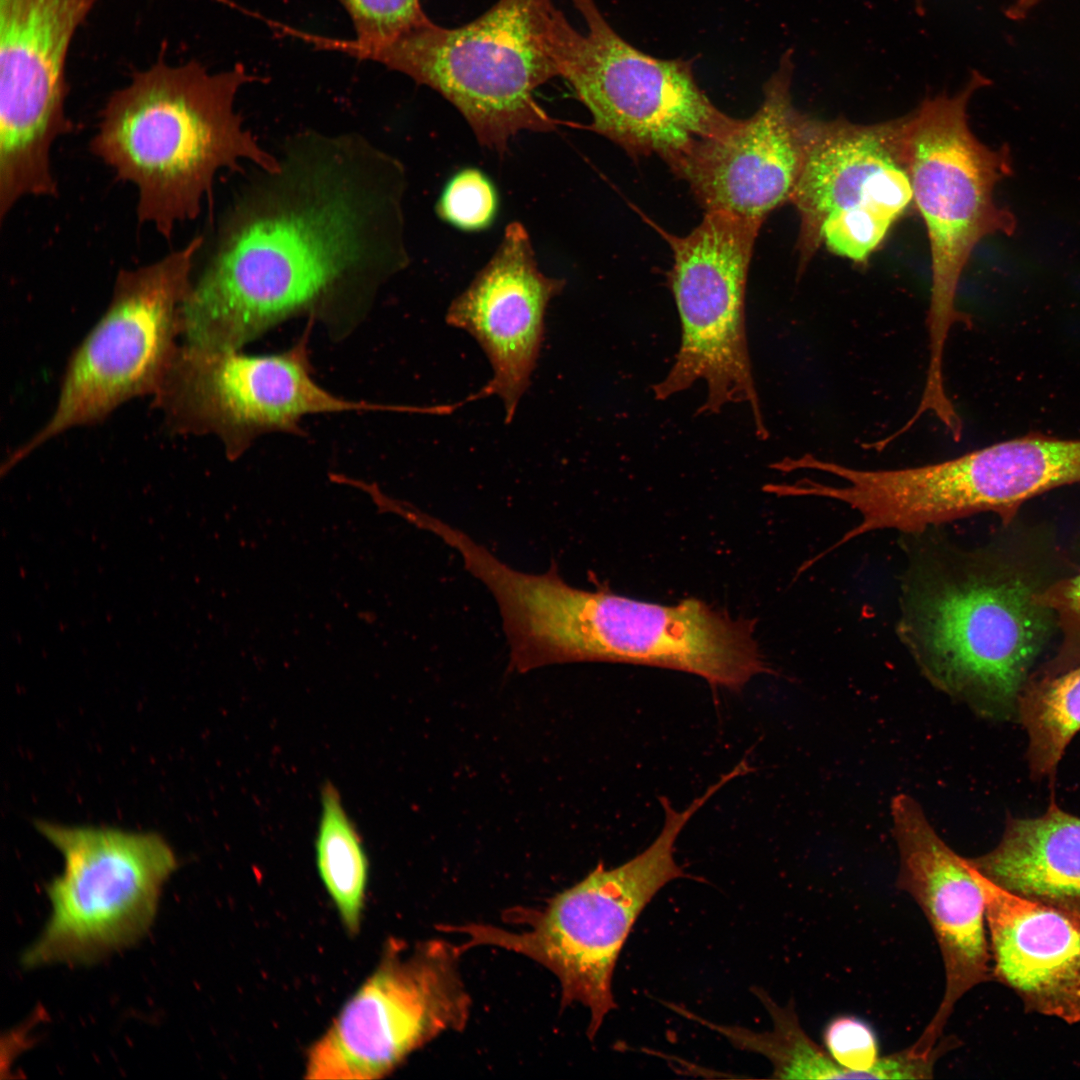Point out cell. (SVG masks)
Listing matches in <instances>:
<instances>
[{"label": "cell", "mask_w": 1080, "mask_h": 1080, "mask_svg": "<svg viewBox=\"0 0 1080 1080\" xmlns=\"http://www.w3.org/2000/svg\"><path fill=\"white\" fill-rule=\"evenodd\" d=\"M499 198L491 179L477 168L457 171L444 186L436 204L437 215L468 232L488 228L495 220Z\"/></svg>", "instance_id": "cb8c5ba5"}, {"label": "cell", "mask_w": 1080, "mask_h": 1080, "mask_svg": "<svg viewBox=\"0 0 1080 1080\" xmlns=\"http://www.w3.org/2000/svg\"><path fill=\"white\" fill-rule=\"evenodd\" d=\"M460 955L443 939L413 947L391 939L374 971L309 1048L305 1078H383L441 1033L463 1030L471 998Z\"/></svg>", "instance_id": "7c38bea8"}, {"label": "cell", "mask_w": 1080, "mask_h": 1080, "mask_svg": "<svg viewBox=\"0 0 1080 1080\" xmlns=\"http://www.w3.org/2000/svg\"><path fill=\"white\" fill-rule=\"evenodd\" d=\"M924 1H925V0H914V2H915V7H916V10H917L918 14H923V11H924Z\"/></svg>", "instance_id": "83f0119b"}, {"label": "cell", "mask_w": 1080, "mask_h": 1080, "mask_svg": "<svg viewBox=\"0 0 1080 1080\" xmlns=\"http://www.w3.org/2000/svg\"><path fill=\"white\" fill-rule=\"evenodd\" d=\"M320 817L315 838V860L320 879L333 901L346 931L361 927L369 861L359 831L332 783L320 791Z\"/></svg>", "instance_id": "44dd1931"}, {"label": "cell", "mask_w": 1080, "mask_h": 1080, "mask_svg": "<svg viewBox=\"0 0 1080 1080\" xmlns=\"http://www.w3.org/2000/svg\"><path fill=\"white\" fill-rule=\"evenodd\" d=\"M1016 717L1028 735L1032 777L1053 779L1080 730V665L1054 676H1030L1019 694Z\"/></svg>", "instance_id": "7402d4cb"}, {"label": "cell", "mask_w": 1080, "mask_h": 1080, "mask_svg": "<svg viewBox=\"0 0 1080 1080\" xmlns=\"http://www.w3.org/2000/svg\"><path fill=\"white\" fill-rule=\"evenodd\" d=\"M36 828L61 852L64 870L47 886L51 915L25 967L90 964L145 936L177 867L160 835L45 821Z\"/></svg>", "instance_id": "30bf717a"}, {"label": "cell", "mask_w": 1080, "mask_h": 1080, "mask_svg": "<svg viewBox=\"0 0 1080 1080\" xmlns=\"http://www.w3.org/2000/svg\"><path fill=\"white\" fill-rule=\"evenodd\" d=\"M255 80L242 64L211 73L195 61H159L110 96L90 150L136 186L140 223L170 239L176 224L199 215L221 170L277 166L235 107Z\"/></svg>", "instance_id": "3957f363"}, {"label": "cell", "mask_w": 1080, "mask_h": 1080, "mask_svg": "<svg viewBox=\"0 0 1080 1080\" xmlns=\"http://www.w3.org/2000/svg\"><path fill=\"white\" fill-rule=\"evenodd\" d=\"M202 235L151 264L121 270L103 316L73 353L48 421L2 464L6 473L52 438L154 395L179 345L181 307Z\"/></svg>", "instance_id": "9c48e42d"}, {"label": "cell", "mask_w": 1080, "mask_h": 1080, "mask_svg": "<svg viewBox=\"0 0 1080 1080\" xmlns=\"http://www.w3.org/2000/svg\"><path fill=\"white\" fill-rule=\"evenodd\" d=\"M311 323L295 345L276 354L246 355L184 343L153 395L155 407L176 432L216 437L230 460L263 435L302 433L301 421L309 415L398 412L399 405L351 401L315 381L308 348Z\"/></svg>", "instance_id": "4fadbf2b"}, {"label": "cell", "mask_w": 1080, "mask_h": 1080, "mask_svg": "<svg viewBox=\"0 0 1080 1080\" xmlns=\"http://www.w3.org/2000/svg\"><path fill=\"white\" fill-rule=\"evenodd\" d=\"M581 33L555 9L552 52L592 117L590 128L632 155H658L670 168L737 119L719 110L688 61L659 59L623 39L595 0H571Z\"/></svg>", "instance_id": "52a82bcc"}, {"label": "cell", "mask_w": 1080, "mask_h": 1080, "mask_svg": "<svg viewBox=\"0 0 1080 1080\" xmlns=\"http://www.w3.org/2000/svg\"><path fill=\"white\" fill-rule=\"evenodd\" d=\"M1042 0H1014L1005 10V16L1014 21H1020L1036 7Z\"/></svg>", "instance_id": "4316f807"}, {"label": "cell", "mask_w": 1080, "mask_h": 1080, "mask_svg": "<svg viewBox=\"0 0 1080 1080\" xmlns=\"http://www.w3.org/2000/svg\"><path fill=\"white\" fill-rule=\"evenodd\" d=\"M351 18L358 42L380 44L431 22L420 0H338Z\"/></svg>", "instance_id": "484cf974"}, {"label": "cell", "mask_w": 1080, "mask_h": 1080, "mask_svg": "<svg viewBox=\"0 0 1080 1080\" xmlns=\"http://www.w3.org/2000/svg\"><path fill=\"white\" fill-rule=\"evenodd\" d=\"M772 1020V1029L756 1032L741 1026L707 1021L684 1008L676 1011L707 1026L726 1038L737 1049L758 1053L773 1067V1078L828 1079L836 1064L824 1047L814 1042L802 1028L794 1005L776 1003L764 990L753 988Z\"/></svg>", "instance_id": "603a6c76"}, {"label": "cell", "mask_w": 1080, "mask_h": 1080, "mask_svg": "<svg viewBox=\"0 0 1080 1080\" xmlns=\"http://www.w3.org/2000/svg\"><path fill=\"white\" fill-rule=\"evenodd\" d=\"M542 627L558 664L601 661L668 668L734 691L768 671L755 622L699 599L661 605L562 582L547 597Z\"/></svg>", "instance_id": "ba28073f"}, {"label": "cell", "mask_w": 1080, "mask_h": 1080, "mask_svg": "<svg viewBox=\"0 0 1080 1080\" xmlns=\"http://www.w3.org/2000/svg\"><path fill=\"white\" fill-rule=\"evenodd\" d=\"M222 216L181 307L185 344L240 350L285 320L361 309L408 264L405 170L356 133L289 137Z\"/></svg>", "instance_id": "6da1fadb"}, {"label": "cell", "mask_w": 1080, "mask_h": 1080, "mask_svg": "<svg viewBox=\"0 0 1080 1080\" xmlns=\"http://www.w3.org/2000/svg\"><path fill=\"white\" fill-rule=\"evenodd\" d=\"M973 869L985 899L992 977L1031 1011L1079 1022L1080 916L1009 892Z\"/></svg>", "instance_id": "d6986e66"}, {"label": "cell", "mask_w": 1080, "mask_h": 1080, "mask_svg": "<svg viewBox=\"0 0 1080 1080\" xmlns=\"http://www.w3.org/2000/svg\"><path fill=\"white\" fill-rule=\"evenodd\" d=\"M790 202L799 216V275L822 246L867 264L913 203L905 117L820 120Z\"/></svg>", "instance_id": "5bb4252c"}, {"label": "cell", "mask_w": 1080, "mask_h": 1080, "mask_svg": "<svg viewBox=\"0 0 1080 1080\" xmlns=\"http://www.w3.org/2000/svg\"><path fill=\"white\" fill-rule=\"evenodd\" d=\"M968 860L999 887L1080 916V818L1053 799L1040 817L1009 816L998 845Z\"/></svg>", "instance_id": "ffe728a7"}, {"label": "cell", "mask_w": 1080, "mask_h": 1080, "mask_svg": "<svg viewBox=\"0 0 1080 1080\" xmlns=\"http://www.w3.org/2000/svg\"><path fill=\"white\" fill-rule=\"evenodd\" d=\"M95 0H0V217L27 196H55L51 148L73 130L65 65Z\"/></svg>", "instance_id": "9a60e30c"}, {"label": "cell", "mask_w": 1080, "mask_h": 1080, "mask_svg": "<svg viewBox=\"0 0 1080 1080\" xmlns=\"http://www.w3.org/2000/svg\"><path fill=\"white\" fill-rule=\"evenodd\" d=\"M990 79L973 71L953 95L927 97L905 116V146L913 203L924 220L931 254V292L926 324L928 367L925 388L945 389L947 339L968 316L956 306L961 276L984 238L1012 235L1014 214L998 205L995 188L1012 175V157L1003 145L992 148L972 132L969 102Z\"/></svg>", "instance_id": "8992f818"}, {"label": "cell", "mask_w": 1080, "mask_h": 1080, "mask_svg": "<svg viewBox=\"0 0 1080 1080\" xmlns=\"http://www.w3.org/2000/svg\"><path fill=\"white\" fill-rule=\"evenodd\" d=\"M713 794L708 788L682 811L661 797L664 825L650 846L615 868L598 864L541 909L517 907L505 912L506 921L528 927L520 932L479 923L438 929L466 936L458 945L461 953L475 946H495L549 969L560 982L562 1008L580 1003L589 1009L587 1035L593 1039L616 1007L612 977L622 947L652 898L674 879L688 877L675 860L676 840Z\"/></svg>", "instance_id": "5b68a950"}, {"label": "cell", "mask_w": 1080, "mask_h": 1080, "mask_svg": "<svg viewBox=\"0 0 1080 1080\" xmlns=\"http://www.w3.org/2000/svg\"><path fill=\"white\" fill-rule=\"evenodd\" d=\"M792 51L763 87L753 115L698 145L671 169L685 180L705 212L763 223L790 202L820 120L793 104Z\"/></svg>", "instance_id": "2e32d148"}, {"label": "cell", "mask_w": 1080, "mask_h": 1080, "mask_svg": "<svg viewBox=\"0 0 1080 1080\" xmlns=\"http://www.w3.org/2000/svg\"><path fill=\"white\" fill-rule=\"evenodd\" d=\"M904 536L900 640L936 688L986 718L1016 716L1053 616L1034 601L1039 587L991 551L962 549L935 527Z\"/></svg>", "instance_id": "7a4b0ae2"}, {"label": "cell", "mask_w": 1080, "mask_h": 1080, "mask_svg": "<svg viewBox=\"0 0 1080 1080\" xmlns=\"http://www.w3.org/2000/svg\"><path fill=\"white\" fill-rule=\"evenodd\" d=\"M555 9L552 0H498L461 27L431 21L380 44L318 36L316 47L380 63L434 89L481 145L502 154L519 132L558 124L535 99L538 87L559 76L551 45Z\"/></svg>", "instance_id": "277c9868"}, {"label": "cell", "mask_w": 1080, "mask_h": 1080, "mask_svg": "<svg viewBox=\"0 0 1080 1080\" xmlns=\"http://www.w3.org/2000/svg\"><path fill=\"white\" fill-rule=\"evenodd\" d=\"M1034 601L1056 618L1061 641L1055 655L1035 675L1054 676L1080 665V573L1039 588Z\"/></svg>", "instance_id": "d4e9b609"}, {"label": "cell", "mask_w": 1080, "mask_h": 1080, "mask_svg": "<svg viewBox=\"0 0 1080 1080\" xmlns=\"http://www.w3.org/2000/svg\"><path fill=\"white\" fill-rule=\"evenodd\" d=\"M762 223L722 212H705L688 234L664 233L672 251L670 288L681 340L666 376L653 386L666 400L698 382L706 385L699 413L716 414L746 404L756 434L768 436L750 361L745 293L754 244Z\"/></svg>", "instance_id": "8fae6325"}, {"label": "cell", "mask_w": 1080, "mask_h": 1080, "mask_svg": "<svg viewBox=\"0 0 1080 1080\" xmlns=\"http://www.w3.org/2000/svg\"><path fill=\"white\" fill-rule=\"evenodd\" d=\"M564 286L563 279L538 268L525 227L510 223L494 255L446 314L450 326L478 342L493 370L488 383L466 403L496 395L503 402L506 423L513 420L537 364L547 307Z\"/></svg>", "instance_id": "ac0fdd59"}, {"label": "cell", "mask_w": 1080, "mask_h": 1080, "mask_svg": "<svg viewBox=\"0 0 1080 1080\" xmlns=\"http://www.w3.org/2000/svg\"><path fill=\"white\" fill-rule=\"evenodd\" d=\"M891 816L899 852L897 887L923 911L944 967L942 1000L913 1043L930 1051L942 1038L957 1002L992 977L985 899L968 858L947 845L914 798L896 795Z\"/></svg>", "instance_id": "e0dca14e"}]
</instances>
